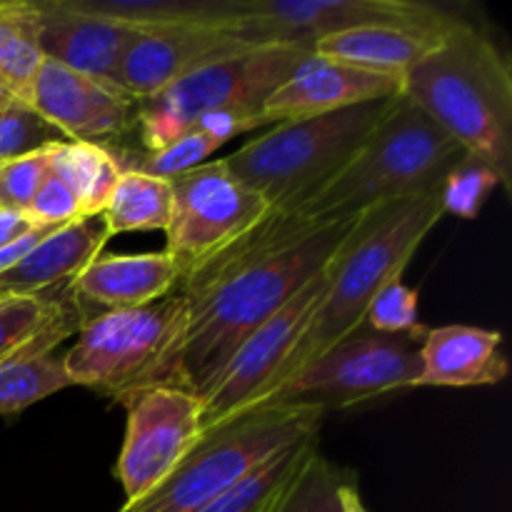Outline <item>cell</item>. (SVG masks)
Listing matches in <instances>:
<instances>
[{"mask_svg":"<svg viewBox=\"0 0 512 512\" xmlns=\"http://www.w3.org/2000/svg\"><path fill=\"white\" fill-rule=\"evenodd\" d=\"M355 223L270 213L180 280L173 293L185 300L188 320L168 385L203 393L238 345L333 260Z\"/></svg>","mask_w":512,"mask_h":512,"instance_id":"obj_1","label":"cell"},{"mask_svg":"<svg viewBox=\"0 0 512 512\" xmlns=\"http://www.w3.org/2000/svg\"><path fill=\"white\" fill-rule=\"evenodd\" d=\"M403 98L418 105L470 158L512 190V68L508 55L470 20H455L405 73Z\"/></svg>","mask_w":512,"mask_h":512,"instance_id":"obj_2","label":"cell"},{"mask_svg":"<svg viewBox=\"0 0 512 512\" xmlns=\"http://www.w3.org/2000/svg\"><path fill=\"white\" fill-rule=\"evenodd\" d=\"M440 218V193L395 200L360 215L328 263V288L315 305L293 353L270 383L263 405L300 368L313 363L365 323V313L378 290L390 280L403 278L415 250Z\"/></svg>","mask_w":512,"mask_h":512,"instance_id":"obj_3","label":"cell"},{"mask_svg":"<svg viewBox=\"0 0 512 512\" xmlns=\"http://www.w3.org/2000/svg\"><path fill=\"white\" fill-rule=\"evenodd\" d=\"M463 145L400 95L348 168L295 213L310 220H353L395 200L440 193Z\"/></svg>","mask_w":512,"mask_h":512,"instance_id":"obj_4","label":"cell"},{"mask_svg":"<svg viewBox=\"0 0 512 512\" xmlns=\"http://www.w3.org/2000/svg\"><path fill=\"white\" fill-rule=\"evenodd\" d=\"M395 100L275 123L270 133L245 143L223 163L268 203L270 213H295L348 168Z\"/></svg>","mask_w":512,"mask_h":512,"instance_id":"obj_5","label":"cell"},{"mask_svg":"<svg viewBox=\"0 0 512 512\" xmlns=\"http://www.w3.org/2000/svg\"><path fill=\"white\" fill-rule=\"evenodd\" d=\"M325 410L268 403L200 435L178 468L118 512H200L293 445L318 438Z\"/></svg>","mask_w":512,"mask_h":512,"instance_id":"obj_6","label":"cell"},{"mask_svg":"<svg viewBox=\"0 0 512 512\" xmlns=\"http://www.w3.org/2000/svg\"><path fill=\"white\" fill-rule=\"evenodd\" d=\"M188 308L178 293L150 305L105 310L85 320L63 365L73 385L110 400L148 385H168Z\"/></svg>","mask_w":512,"mask_h":512,"instance_id":"obj_7","label":"cell"},{"mask_svg":"<svg viewBox=\"0 0 512 512\" xmlns=\"http://www.w3.org/2000/svg\"><path fill=\"white\" fill-rule=\"evenodd\" d=\"M310 58L313 50L300 45H255L195 70L153 98L138 100L135 138L140 140V150L155 153L165 148L193 130L195 120L210 110L260 113L265 100Z\"/></svg>","mask_w":512,"mask_h":512,"instance_id":"obj_8","label":"cell"},{"mask_svg":"<svg viewBox=\"0 0 512 512\" xmlns=\"http://www.w3.org/2000/svg\"><path fill=\"white\" fill-rule=\"evenodd\" d=\"M423 333L425 325L413 333L388 335L363 323L355 333L300 368L270 395L268 403L315 405L328 413L395 390L418 388L423 373Z\"/></svg>","mask_w":512,"mask_h":512,"instance_id":"obj_9","label":"cell"},{"mask_svg":"<svg viewBox=\"0 0 512 512\" xmlns=\"http://www.w3.org/2000/svg\"><path fill=\"white\" fill-rule=\"evenodd\" d=\"M168 180L173 188V215L165 228V253L178 268L180 280L270 215L268 203L233 178L223 158L205 160Z\"/></svg>","mask_w":512,"mask_h":512,"instance_id":"obj_10","label":"cell"},{"mask_svg":"<svg viewBox=\"0 0 512 512\" xmlns=\"http://www.w3.org/2000/svg\"><path fill=\"white\" fill-rule=\"evenodd\" d=\"M455 15L413 0H233L230 28L253 45L310 48L320 38L365 28H448Z\"/></svg>","mask_w":512,"mask_h":512,"instance_id":"obj_11","label":"cell"},{"mask_svg":"<svg viewBox=\"0 0 512 512\" xmlns=\"http://www.w3.org/2000/svg\"><path fill=\"white\" fill-rule=\"evenodd\" d=\"M125 438L115 478L125 503H135L163 483L203 435V400L185 388L148 385L123 395Z\"/></svg>","mask_w":512,"mask_h":512,"instance_id":"obj_12","label":"cell"},{"mask_svg":"<svg viewBox=\"0 0 512 512\" xmlns=\"http://www.w3.org/2000/svg\"><path fill=\"white\" fill-rule=\"evenodd\" d=\"M325 288L328 265L238 345L233 358L198 395L203 400V433L263 405L270 383L293 353Z\"/></svg>","mask_w":512,"mask_h":512,"instance_id":"obj_13","label":"cell"},{"mask_svg":"<svg viewBox=\"0 0 512 512\" xmlns=\"http://www.w3.org/2000/svg\"><path fill=\"white\" fill-rule=\"evenodd\" d=\"M30 108L75 143L123 145L135 135L138 100L118 83L43 58L30 88Z\"/></svg>","mask_w":512,"mask_h":512,"instance_id":"obj_14","label":"cell"},{"mask_svg":"<svg viewBox=\"0 0 512 512\" xmlns=\"http://www.w3.org/2000/svg\"><path fill=\"white\" fill-rule=\"evenodd\" d=\"M250 48L255 45L240 38L230 25L198 23L145 30L135 35L123 55L115 83L135 100H148L195 70Z\"/></svg>","mask_w":512,"mask_h":512,"instance_id":"obj_15","label":"cell"},{"mask_svg":"<svg viewBox=\"0 0 512 512\" xmlns=\"http://www.w3.org/2000/svg\"><path fill=\"white\" fill-rule=\"evenodd\" d=\"M400 95L403 78L398 75L373 73L313 55L265 100L260 113L265 123H285Z\"/></svg>","mask_w":512,"mask_h":512,"instance_id":"obj_16","label":"cell"},{"mask_svg":"<svg viewBox=\"0 0 512 512\" xmlns=\"http://www.w3.org/2000/svg\"><path fill=\"white\" fill-rule=\"evenodd\" d=\"M40 55L78 73L115 83L123 55L138 30L113 20L85 15L68 8L63 0H43Z\"/></svg>","mask_w":512,"mask_h":512,"instance_id":"obj_17","label":"cell"},{"mask_svg":"<svg viewBox=\"0 0 512 512\" xmlns=\"http://www.w3.org/2000/svg\"><path fill=\"white\" fill-rule=\"evenodd\" d=\"M503 335L473 325L425 328L420 338L423 373L418 385L433 388H478L505 380L510 365L500 353Z\"/></svg>","mask_w":512,"mask_h":512,"instance_id":"obj_18","label":"cell"},{"mask_svg":"<svg viewBox=\"0 0 512 512\" xmlns=\"http://www.w3.org/2000/svg\"><path fill=\"white\" fill-rule=\"evenodd\" d=\"M110 240L100 215H88L65 223L45 235L15 268L0 275V298L38 295L70 285L80 270L93 263Z\"/></svg>","mask_w":512,"mask_h":512,"instance_id":"obj_19","label":"cell"},{"mask_svg":"<svg viewBox=\"0 0 512 512\" xmlns=\"http://www.w3.org/2000/svg\"><path fill=\"white\" fill-rule=\"evenodd\" d=\"M178 280V268L168 253L160 250L140 255H98L68 288L80 303L123 310L168 298Z\"/></svg>","mask_w":512,"mask_h":512,"instance_id":"obj_20","label":"cell"},{"mask_svg":"<svg viewBox=\"0 0 512 512\" xmlns=\"http://www.w3.org/2000/svg\"><path fill=\"white\" fill-rule=\"evenodd\" d=\"M448 28L365 25V28L343 30V33L320 38L313 45V55H318L323 60L353 65V68L405 78V73L413 65H418L438 45V40L443 38V33Z\"/></svg>","mask_w":512,"mask_h":512,"instance_id":"obj_21","label":"cell"},{"mask_svg":"<svg viewBox=\"0 0 512 512\" xmlns=\"http://www.w3.org/2000/svg\"><path fill=\"white\" fill-rule=\"evenodd\" d=\"M93 315L73 293L70 300L48 293L0 298V363L35 343L60 345Z\"/></svg>","mask_w":512,"mask_h":512,"instance_id":"obj_22","label":"cell"},{"mask_svg":"<svg viewBox=\"0 0 512 512\" xmlns=\"http://www.w3.org/2000/svg\"><path fill=\"white\" fill-rule=\"evenodd\" d=\"M63 3L78 13L128 25L138 33L178 28V25L233 23V0H63Z\"/></svg>","mask_w":512,"mask_h":512,"instance_id":"obj_23","label":"cell"},{"mask_svg":"<svg viewBox=\"0 0 512 512\" xmlns=\"http://www.w3.org/2000/svg\"><path fill=\"white\" fill-rule=\"evenodd\" d=\"M43 10L33 0H0V95L30 103L38 73Z\"/></svg>","mask_w":512,"mask_h":512,"instance_id":"obj_24","label":"cell"},{"mask_svg":"<svg viewBox=\"0 0 512 512\" xmlns=\"http://www.w3.org/2000/svg\"><path fill=\"white\" fill-rule=\"evenodd\" d=\"M53 343H35L0 363V415L23 413L30 405L73 388L63 358H53Z\"/></svg>","mask_w":512,"mask_h":512,"instance_id":"obj_25","label":"cell"},{"mask_svg":"<svg viewBox=\"0 0 512 512\" xmlns=\"http://www.w3.org/2000/svg\"><path fill=\"white\" fill-rule=\"evenodd\" d=\"M173 215V188L170 180L125 170L103 208L105 228L110 238L133 230H165Z\"/></svg>","mask_w":512,"mask_h":512,"instance_id":"obj_26","label":"cell"},{"mask_svg":"<svg viewBox=\"0 0 512 512\" xmlns=\"http://www.w3.org/2000/svg\"><path fill=\"white\" fill-rule=\"evenodd\" d=\"M50 173L78 195L83 215L88 218L103 213L123 170L100 145L65 140L50 148Z\"/></svg>","mask_w":512,"mask_h":512,"instance_id":"obj_27","label":"cell"},{"mask_svg":"<svg viewBox=\"0 0 512 512\" xmlns=\"http://www.w3.org/2000/svg\"><path fill=\"white\" fill-rule=\"evenodd\" d=\"M315 450H318V438L283 450L200 512H275Z\"/></svg>","mask_w":512,"mask_h":512,"instance_id":"obj_28","label":"cell"},{"mask_svg":"<svg viewBox=\"0 0 512 512\" xmlns=\"http://www.w3.org/2000/svg\"><path fill=\"white\" fill-rule=\"evenodd\" d=\"M355 475L315 450L293 480L275 512H343L340 485Z\"/></svg>","mask_w":512,"mask_h":512,"instance_id":"obj_29","label":"cell"},{"mask_svg":"<svg viewBox=\"0 0 512 512\" xmlns=\"http://www.w3.org/2000/svg\"><path fill=\"white\" fill-rule=\"evenodd\" d=\"M65 135L35 113L28 103L0 95V165L65 143Z\"/></svg>","mask_w":512,"mask_h":512,"instance_id":"obj_30","label":"cell"},{"mask_svg":"<svg viewBox=\"0 0 512 512\" xmlns=\"http://www.w3.org/2000/svg\"><path fill=\"white\" fill-rule=\"evenodd\" d=\"M500 185L493 170L475 158L460 160L453 173L445 178L440 188V203H443V215L450 213L455 218L475 220L483 210L485 200Z\"/></svg>","mask_w":512,"mask_h":512,"instance_id":"obj_31","label":"cell"},{"mask_svg":"<svg viewBox=\"0 0 512 512\" xmlns=\"http://www.w3.org/2000/svg\"><path fill=\"white\" fill-rule=\"evenodd\" d=\"M365 325L388 335L413 333V330L423 328L418 310V290L408 288L403 278L390 280L370 303L368 313H365Z\"/></svg>","mask_w":512,"mask_h":512,"instance_id":"obj_32","label":"cell"},{"mask_svg":"<svg viewBox=\"0 0 512 512\" xmlns=\"http://www.w3.org/2000/svg\"><path fill=\"white\" fill-rule=\"evenodd\" d=\"M53 148V145H50ZM50 148L0 165V203L25 213L50 173Z\"/></svg>","mask_w":512,"mask_h":512,"instance_id":"obj_33","label":"cell"},{"mask_svg":"<svg viewBox=\"0 0 512 512\" xmlns=\"http://www.w3.org/2000/svg\"><path fill=\"white\" fill-rule=\"evenodd\" d=\"M25 213H28L38 225H53V228H60V225L85 218L78 195H75L55 173H48V178L40 185V190L35 193L33 203L28 205Z\"/></svg>","mask_w":512,"mask_h":512,"instance_id":"obj_34","label":"cell"},{"mask_svg":"<svg viewBox=\"0 0 512 512\" xmlns=\"http://www.w3.org/2000/svg\"><path fill=\"white\" fill-rule=\"evenodd\" d=\"M260 125H268L263 113H250V110H210V113L200 115L195 120L193 130H200V133L210 135V138L223 145L228 140L238 138V135L248 133V130L260 128Z\"/></svg>","mask_w":512,"mask_h":512,"instance_id":"obj_35","label":"cell"},{"mask_svg":"<svg viewBox=\"0 0 512 512\" xmlns=\"http://www.w3.org/2000/svg\"><path fill=\"white\" fill-rule=\"evenodd\" d=\"M53 230H55L53 225H38V228L30 230L28 235L18 238L15 243L3 245V248H0V275L8 273L10 268H15V265H18L20 260H23L25 255H28L30 250H33L35 245L45 238V235L53 233Z\"/></svg>","mask_w":512,"mask_h":512,"instance_id":"obj_36","label":"cell"},{"mask_svg":"<svg viewBox=\"0 0 512 512\" xmlns=\"http://www.w3.org/2000/svg\"><path fill=\"white\" fill-rule=\"evenodd\" d=\"M35 228H38V223L28 213L3 208L0 210V248L15 243V240L23 238V235H28Z\"/></svg>","mask_w":512,"mask_h":512,"instance_id":"obj_37","label":"cell"},{"mask_svg":"<svg viewBox=\"0 0 512 512\" xmlns=\"http://www.w3.org/2000/svg\"><path fill=\"white\" fill-rule=\"evenodd\" d=\"M340 503H343V512H368L363 498H360V488L355 475H350V478L340 485Z\"/></svg>","mask_w":512,"mask_h":512,"instance_id":"obj_38","label":"cell"},{"mask_svg":"<svg viewBox=\"0 0 512 512\" xmlns=\"http://www.w3.org/2000/svg\"><path fill=\"white\" fill-rule=\"evenodd\" d=\"M0 210H3V203H0Z\"/></svg>","mask_w":512,"mask_h":512,"instance_id":"obj_39","label":"cell"}]
</instances>
